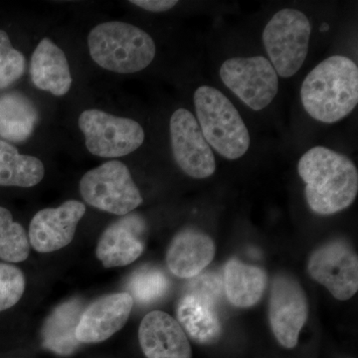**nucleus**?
Listing matches in <instances>:
<instances>
[{
	"label": "nucleus",
	"mask_w": 358,
	"mask_h": 358,
	"mask_svg": "<svg viewBox=\"0 0 358 358\" xmlns=\"http://www.w3.org/2000/svg\"><path fill=\"white\" fill-rule=\"evenodd\" d=\"M306 199L319 215H333L348 208L358 193V171L352 159L324 147L308 150L299 160Z\"/></svg>",
	"instance_id": "1"
},
{
	"label": "nucleus",
	"mask_w": 358,
	"mask_h": 358,
	"mask_svg": "<svg viewBox=\"0 0 358 358\" xmlns=\"http://www.w3.org/2000/svg\"><path fill=\"white\" fill-rule=\"evenodd\" d=\"M301 99L313 119L334 124L348 117L358 103V68L352 59H326L303 80Z\"/></svg>",
	"instance_id": "2"
},
{
	"label": "nucleus",
	"mask_w": 358,
	"mask_h": 358,
	"mask_svg": "<svg viewBox=\"0 0 358 358\" xmlns=\"http://www.w3.org/2000/svg\"><path fill=\"white\" fill-rule=\"evenodd\" d=\"M90 55L103 69L134 74L152 64L157 54L154 39L140 27L122 21H107L89 33Z\"/></svg>",
	"instance_id": "3"
},
{
	"label": "nucleus",
	"mask_w": 358,
	"mask_h": 358,
	"mask_svg": "<svg viewBox=\"0 0 358 358\" xmlns=\"http://www.w3.org/2000/svg\"><path fill=\"white\" fill-rule=\"evenodd\" d=\"M197 122L209 147L221 157L234 160L250 148V134L235 106L214 87L200 86L193 96Z\"/></svg>",
	"instance_id": "4"
},
{
	"label": "nucleus",
	"mask_w": 358,
	"mask_h": 358,
	"mask_svg": "<svg viewBox=\"0 0 358 358\" xmlns=\"http://www.w3.org/2000/svg\"><path fill=\"white\" fill-rule=\"evenodd\" d=\"M312 25L298 9H282L268 21L263 32V43L278 76L296 75L305 63Z\"/></svg>",
	"instance_id": "5"
},
{
	"label": "nucleus",
	"mask_w": 358,
	"mask_h": 358,
	"mask_svg": "<svg viewBox=\"0 0 358 358\" xmlns=\"http://www.w3.org/2000/svg\"><path fill=\"white\" fill-rule=\"evenodd\" d=\"M80 193L86 203L119 216L128 215L143 201L129 167L119 160L87 171L80 180Z\"/></svg>",
	"instance_id": "6"
},
{
	"label": "nucleus",
	"mask_w": 358,
	"mask_h": 358,
	"mask_svg": "<svg viewBox=\"0 0 358 358\" xmlns=\"http://www.w3.org/2000/svg\"><path fill=\"white\" fill-rule=\"evenodd\" d=\"M78 124L84 134L87 150L96 157H126L140 148L145 138L140 122L101 110H84Z\"/></svg>",
	"instance_id": "7"
},
{
	"label": "nucleus",
	"mask_w": 358,
	"mask_h": 358,
	"mask_svg": "<svg viewBox=\"0 0 358 358\" xmlns=\"http://www.w3.org/2000/svg\"><path fill=\"white\" fill-rule=\"evenodd\" d=\"M219 75L224 85L254 110L270 106L279 90V76L263 56L227 59Z\"/></svg>",
	"instance_id": "8"
},
{
	"label": "nucleus",
	"mask_w": 358,
	"mask_h": 358,
	"mask_svg": "<svg viewBox=\"0 0 358 358\" xmlns=\"http://www.w3.org/2000/svg\"><path fill=\"white\" fill-rule=\"evenodd\" d=\"M308 303L300 282L289 275H278L272 282L268 320L275 338L285 348H296L307 322Z\"/></svg>",
	"instance_id": "9"
},
{
	"label": "nucleus",
	"mask_w": 358,
	"mask_h": 358,
	"mask_svg": "<svg viewBox=\"0 0 358 358\" xmlns=\"http://www.w3.org/2000/svg\"><path fill=\"white\" fill-rule=\"evenodd\" d=\"M169 134L173 159L183 173L196 179L213 176L215 157L192 112L176 110L169 122Z\"/></svg>",
	"instance_id": "10"
},
{
	"label": "nucleus",
	"mask_w": 358,
	"mask_h": 358,
	"mask_svg": "<svg viewBox=\"0 0 358 358\" xmlns=\"http://www.w3.org/2000/svg\"><path fill=\"white\" fill-rule=\"evenodd\" d=\"M308 272L338 301L352 299L358 289V259L350 245L334 241L313 252Z\"/></svg>",
	"instance_id": "11"
},
{
	"label": "nucleus",
	"mask_w": 358,
	"mask_h": 358,
	"mask_svg": "<svg viewBox=\"0 0 358 358\" xmlns=\"http://www.w3.org/2000/svg\"><path fill=\"white\" fill-rule=\"evenodd\" d=\"M85 213L86 206L78 200H68L57 208L37 212L28 232L30 246L39 253H52L68 246Z\"/></svg>",
	"instance_id": "12"
},
{
	"label": "nucleus",
	"mask_w": 358,
	"mask_h": 358,
	"mask_svg": "<svg viewBox=\"0 0 358 358\" xmlns=\"http://www.w3.org/2000/svg\"><path fill=\"white\" fill-rule=\"evenodd\" d=\"M134 307L129 293L107 294L84 308L76 327L80 343H99L121 331L128 322Z\"/></svg>",
	"instance_id": "13"
},
{
	"label": "nucleus",
	"mask_w": 358,
	"mask_h": 358,
	"mask_svg": "<svg viewBox=\"0 0 358 358\" xmlns=\"http://www.w3.org/2000/svg\"><path fill=\"white\" fill-rule=\"evenodd\" d=\"M138 341L147 358H192L185 331L178 320L162 310L148 313L143 317Z\"/></svg>",
	"instance_id": "14"
},
{
	"label": "nucleus",
	"mask_w": 358,
	"mask_h": 358,
	"mask_svg": "<svg viewBox=\"0 0 358 358\" xmlns=\"http://www.w3.org/2000/svg\"><path fill=\"white\" fill-rule=\"evenodd\" d=\"M145 224L136 214H128L113 223L101 236L96 258L105 268L128 266L140 258L145 250Z\"/></svg>",
	"instance_id": "15"
},
{
	"label": "nucleus",
	"mask_w": 358,
	"mask_h": 358,
	"mask_svg": "<svg viewBox=\"0 0 358 358\" xmlns=\"http://www.w3.org/2000/svg\"><path fill=\"white\" fill-rule=\"evenodd\" d=\"M216 246L208 235L196 229H185L174 236L166 253L169 271L181 279H193L212 262Z\"/></svg>",
	"instance_id": "16"
},
{
	"label": "nucleus",
	"mask_w": 358,
	"mask_h": 358,
	"mask_svg": "<svg viewBox=\"0 0 358 358\" xmlns=\"http://www.w3.org/2000/svg\"><path fill=\"white\" fill-rule=\"evenodd\" d=\"M33 85L56 96H64L72 87L73 78L64 51L48 37L39 42L30 62Z\"/></svg>",
	"instance_id": "17"
},
{
	"label": "nucleus",
	"mask_w": 358,
	"mask_h": 358,
	"mask_svg": "<svg viewBox=\"0 0 358 358\" xmlns=\"http://www.w3.org/2000/svg\"><path fill=\"white\" fill-rule=\"evenodd\" d=\"M176 315L185 334L199 345H211L222 334L215 303L197 294L183 296L176 308Z\"/></svg>",
	"instance_id": "18"
},
{
	"label": "nucleus",
	"mask_w": 358,
	"mask_h": 358,
	"mask_svg": "<svg viewBox=\"0 0 358 358\" xmlns=\"http://www.w3.org/2000/svg\"><path fill=\"white\" fill-rule=\"evenodd\" d=\"M84 310L81 300L65 301L52 312L42 327V345L56 355L68 357L73 355L81 343L75 333Z\"/></svg>",
	"instance_id": "19"
},
{
	"label": "nucleus",
	"mask_w": 358,
	"mask_h": 358,
	"mask_svg": "<svg viewBox=\"0 0 358 358\" xmlns=\"http://www.w3.org/2000/svg\"><path fill=\"white\" fill-rule=\"evenodd\" d=\"M265 270L233 258L224 268V289L228 301L237 308L253 307L262 299L267 287Z\"/></svg>",
	"instance_id": "20"
},
{
	"label": "nucleus",
	"mask_w": 358,
	"mask_h": 358,
	"mask_svg": "<svg viewBox=\"0 0 358 358\" xmlns=\"http://www.w3.org/2000/svg\"><path fill=\"white\" fill-rule=\"evenodd\" d=\"M39 122L34 103L20 92L0 95V138L13 143L27 141Z\"/></svg>",
	"instance_id": "21"
},
{
	"label": "nucleus",
	"mask_w": 358,
	"mask_h": 358,
	"mask_svg": "<svg viewBox=\"0 0 358 358\" xmlns=\"http://www.w3.org/2000/svg\"><path fill=\"white\" fill-rule=\"evenodd\" d=\"M44 174L41 160L20 154L13 145L0 140V186L33 187L41 182Z\"/></svg>",
	"instance_id": "22"
},
{
	"label": "nucleus",
	"mask_w": 358,
	"mask_h": 358,
	"mask_svg": "<svg viewBox=\"0 0 358 358\" xmlns=\"http://www.w3.org/2000/svg\"><path fill=\"white\" fill-rule=\"evenodd\" d=\"M28 234L20 223L13 220L8 209L0 206V259L20 263L29 257Z\"/></svg>",
	"instance_id": "23"
},
{
	"label": "nucleus",
	"mask_w": 358,
	"mask_h": 358,
	"mask_svg": "<svg viewBox=\"0 0 358 358\" xmlns=\"http://www.w3.org/2000/svg\"><path fill=\"white\" fill-rule=\"evenodd\" d=\"M166 275L155 268H143L136 271L129 282L131 298L138 303H150L159 300L169 289Z\"/></svg>",
	"instance_id": "24"
},
{
	"label": "nucleus",
	"mask_w": 358,
	"mask_h": 358,
	"mask_svg": "<svg viewBox=\"0 0 358 358\" xmlns=\"http://www.w3.org/2000/svg\"><path fill=\"white\" fill-rule=\"evenodd\" d=\"M24 55L14 48L8 34L0 30V90L10 87L25 73Z\"/></svg>",
	"instance_id": "25"
},
{
	"label": "nucleus",
	"mask_w": 358,
	"mask_h": 358,
	"mask_svg": "<svg viewBox=\"0 0 358 358\" xmlns=\"http://www.w3.org/2000/svg\"><path fill=\"white\" fill-rule=\"evenodd\" d=\"M25 277L15 266L0 263V312L15 306L25 291Z\"/></svg>",
	"instance_id": "26"
},
{
	"label": "nucleus",
	"mask_w": 358,
	"mask_h": 358,
	"mask_svg": "<svg viewBox=\"0 0 358 358\" xmlns=\"http://www.w3.org/2000/svg\"><path fill=\"white\" fill-rule=\"evenodd\" d=\"M193 279L195 280L192 282L190 293L207 299L216 305L222 291L223 284L220 278L217 275L208 273V274L199 275Z\"/></svg>",
	"instance_id": "27"
},
{
	"label": "nucleus",
	"mask_w": 358,
	"mask_h": 358,
	"mask_svg": "<svg viewBox=\"0 0 358 358\" xmlns=\"http://www.w3.org/2000/svg\"><path fill=\"white\" fill-rule=\"evenodd\" d=\"M129 2L150 13H164L171 10L178 3L176 0H133Z\"/></svg>",
	"instance_id": "28"
}]
</instances>
